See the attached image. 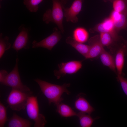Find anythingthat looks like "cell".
<instances>
[{"mask_svg": "<svg viewBox=\"0 0 127 127\" xmlns=\"http://www.w3.org/2000/svg\"><path fill=\"white\" fill-rule=\"evenodd\" d=\"M34 80L39 85L43 93L47 97L48 103H54L56 106L63 100L61 96L64 93L69 95L70 92L67 87L70 86V83H65L60 85L51 83L37 78Z\"/></svg>", "mask_w": 127, "mask_h": 127, "instance_id": "6da1fadb", "label": "cell"}, {"mask_svg": "<svg viewBox=\"0 0 127 127\" xmlns=\"http://www.w3.org/2000/svg\"><path fill=\"white\" fill-rule=\"evenodd\" d=\"M52 0V8L48 9L44 13L43 16V20L46 24L51 22L54 23L61 32L63 33L64 32L63 23L64 15V6L60 0Z\"/></svg>", "mask_w": 127, "mask_h": 127, "instance_id": "7a4b0ae2", "label": "cell"}, {"mask_svg": "<svg viewBox=\"0 0 127 127\" xmlns=\"http://www.w3.org/2000/svg\"><path fill=\"white\" fill-rule=\"evenodd\" d=\"M26 108L28 117L34 122V127H44L47 122L44 116L39 112V106L36 96L31 95L28 97Z\"/></svg>", "mask_w": 127, "mask_h": 127, "instance_id": "3957f363", "label": "cell"}, {"mask_svg": "<svg viewBox=\"0 0 127 127\" xmlns=\"http://www.w3.org/2000/svg\"><path fill=\"white\" fill-rule=\"evenodd\" d=\"M32 94V91L25 92L12 89L7 101L12 110L19 111L25 109L28 99Z\"/></svg>", "mask_w": 127, "mask_h": 127, "instance_id": "277c9868", "label": "cell"}, {"mask_svg": "<svg viewBox=\"0 0 127 127\" xmlns=\"http://www.w3.org/2000/svg\"><path fill=\"white\" fill-rule=\"evenodd\" d=\"M15 66L12 70L9 73L1 84L11 87L14 89L25 92L31 91L30 89L24 85L21 81L18 69L19 58L17 54Z\"/></svg>", "mask_w": 127, "mask_h": 127, "instance_id": "5b68a950", "label": "cell"}, {"mask_svg": "<svg viewBox=\"0 0 127 127\" xmlns=\"http://www.w3.org/2000/svg\"><path fill=\"white\" fill-rule=\"evenodd\" d=\"M82 66V61H81L72 60L62 62L58 65L59 70L54 71V75L57 79H59L66 74L76 73Z\"/></svg>", "mask_w": 127, "mask_h": 127, "instance_id": "8992f818", "label": "cell"}, {"mask_svg": "<svg viewBox=\"0 0 127 127\" xmlns=\"http://www.w3.org/2000/svg\"><path fill=\"white\" fill-rule=\"evenodd\" d=\"M61 32L57 28H54L52 33L48 36L39 42L34 40L32 43V48H35L41 47L51 50L61 39Z\"/></svg>", "mask_w": 127, "mask_h": 127, "instance_id": "52a82bcc", "label": "cell"}, {"mask_svg": "<svg viewBox=\"0 0 127 127\" xmlns=\"http://www.w3.org/2000/svg\"><path fill=\"white\" fill-rule=\"evenodd\" d=\"M19 30L20 32L12 47L16 52L17 54L20 50L23 48L28 49L30 47L28 30L23 24L19 27Z\"/></svg>", "mask_w": 127, "mask_h": 127, "instance_id": "ba28073f", "label": "cell"}, {"mask_svg": "<svg viewBox=\"0 0 127 127\" xmlns=\"http://www.w3.org/2000/svg\"><path fill=\"white\" fill-rule=\"evenodd\" d=\"M82 4V0H75L70 7L64 8V16L67 21L74 23L78 21L77 16L81 10Z\"/></svg>", "mask_w": 127, "mask_h": 127, "instance_id": "9c48e42d", "label": "cell"}, {"mask_svg": "<svg viewBox=\"0 0 127 127\" xmlns=\"http://www.w3.org/2000/svg\"><path fill=\"white\" fill-rule=\"evenodd\" d=\"M89 31L92 33L97 32L99 33H109L112 35L117 40L119 38L115 29L113 22L110 17L106 19L102 23L91 28Z\"/></svg>", "mask_w": 127, "mask_h": 127, "instance_id": "30bf717a", "label": "cell"}, {"mask_svg": "<svg viewBox=\"0 0 127 127\" xmlns=\"http://www.w3.org/2000/svg\"><path fill=\"white\" fill-rule=\"evenodd\" d=\"M88 44L90 46L89 53L85 58L86 59L95 58L99 55L104 49L101 44L99 35L91 37L88 41Z\"/></svg>", "mask_w": 127, "mask_h": 127, "instance_id": "8fae6325", "label": "cell"}, {"mask_svg": "<svg viewBox=\"0 0 127 127\" xmlns=\"http://www.w3.org/2000/svg\"><path fill=\"white\" fill-rule=\"evenodd\" d=\"M110 17L113 22L117 31L126 29L127 27V9L122 12L113 10L111 13Z\"/></svg>", "mask_w": 127, "mask_h": 127, "instance_id": "7c38bea8", "label": "cell"}, {"mask_svg": "<svg viewBox=\"0 0 127 127\" xmlns=\"http://www.w3.org/2000/svg\"><path fill=\"white\" fill-rule=\"evenodd\" d=\"M66 42L67 43L75 48L85 58L86 57L90 49V46L89 45H87L79 42L70 36L67 37Z\"/></svg>", "mask_w": 127, "mask_h": 127, "instance_id": "4fadbf2b", "label": "cell"}, {"mask_svg": "<svg viewBox=\"0 0 127 127\" xmlns=\"http://www.w3.org/2000/svg\"><path fill=\"white\" fill-rule=\"evenodd\" d=\"M75 108L80 112L90 115L94 111V108L83 96H79L75 101Z\"/></svg>", "mask_w": 127, "mask_h": 127, "instance_id": "5bb4252c", "label": "cell"}, {"mask_svg": "<svg viewBox=\"0 0 127 127\" xmlns=\"http://www.w3.org/2000/svg\"><path fill=\"white\" fill-rule=\"evenodd\" d=\"M8 121V127H30L32 125L29 121L20 117L15 113Z\"/></svg>", "mask_w": 127, "mask_h": 127, "instance_id": "9a60e30c", "label": "cell"}, {"mask_svg": "<svg viewBox=\"0 0 127 127\" xmlns=\"http://www.w3.org/2000/svg\"><path fill=\"white\" fill-rule=\"evenodd\" d=\"M125 45L120 48L117 52L115 63L118 75H122L124 63Z\"/></svg>", "mask_w": 127, "mask_h": 127, "instance_id": "2e32d148", "label": "cell"}, {"mask_svg": "<svg viewBox=\"0 0 127 127\" xmlns=\"http://www.w3.org/2000/svg\"><path fill=\"white\" fill-rule=\"evenodd\" d=\"M99 55L101 61L103 64L116 72L115 61L111 55L104 49Z\"/></svg>", "mask_w": 127, "mask_h": 127, "instance_id": "e0dca14e", "label": "cell"}, {"mask_svg": "<svg viewBox=\"0 0 127 127\" xmlns=\"http://www.w3.org/2000/svg\"><path fill=\"white\" fill-rule=\"evenodd\" d=\"M56 106V111L62 117H67L77 115V113L66 104L61 102Z\"/></svg>", "mask_w": 127, "mask_h": 127, "instance_id": "ac0fdd59", "label": "cell"}, {"mask_svg": "<svg viewBox=\"0 0 127 127\" xmlns=\"http://www.w3.org/2000/svg\"><path fill=\"white\" fill-rule=\"evenodd\" d=\"M73 38L77 41L82 43L86 42L88 40L89 34L84 28L78 27L75 29L73 32Z\"/></svg>", "mask_w": 127, "mask_h": 127, "instance_id": "d6986e66", "label": "cell"}, {"mask_svg": "<svg viewBox=\"0 0 127 127\" xmlns=\"http://www.w3.org/2000/svg\"><path fill=\"white\" fill-rule=\"evenodd\" d=\"M77 116L79 118L80 127H91L95 120L97 118H93L90 115L80 112L77 113Z\"/></svg>", "mask_w": 127, "mask_h": 127, "instance_id": "ffe728a7", "label": "cell"}, {"mask_svg": "<svg viewBox=\"0 0 127 127\" xmlns=\"http://www.w3.org/2000/svg\"><path fill=\"white\" fill-rule=\"evenodd\" d=\"M99 38L100 42L103 47L107 46L117 40L111 34L106 32H100Z\"/></svg>", "mask_w": 127, "mask_h": 127, "instance_id": "44dd1931", "label": "cell"}, {"mask_svg": "<svg viewBox=\"0 0 127 127\" xmlns=\"http://www.w3.org/2000/svg\"><path fill=\"white\" fill-rule=\"evenodd\" d=\"M3 34H0V59H1L5 52L10 49L11 44L9 42V37L8 36H3Z\"/></svg>", "mask_w": 127, "mask_h": 127, "instance_id": "7402d4cb", "label": "cell"}, {"mask_svg": "<svg viewBox=\"0 0 127 127\" xmlns=\"http://www.w3.org/2000/svg\"><path fill=\"white\" fill-rule=\"evenodd\" d=\"M43 0H24L23 4L30 12H36L38 11L39 5Z\"/></svg>", "mask_w": 127, "mask_h": 127, "instance_id": "603a6c76", "label": "cell"}, {"mask_svg": "<svg viewBox=\"0 0 127 127\" xmlns=\"http://www.w3.org/2000/svg\"><path fill=\"white\" fill-rule=\"evenodd\" d=\"M113 7L114 10L122 12L127 9V0H114Z\"/></svg>", "mask_w": 127, "mask_h": 127, "instance_id": "cb8c5ba5", "label": "cell"}, {"mask_svg": "<svg viewBox=\"0 0 127 127\" xmlns=\"http://www.w3.org/2000/svg\"><path fill=\"white\" fill-rule=\"evenodd\" d=\"M8 119L7 116L5 107L1 102H0V127H3Z\"/></svg>", "mask_w": 127, "mask_h": 127, "instance_id": "d4e9b609", "label": "cell"}, {"mask_svg": "<svg viewBox=\"0 0 127 127\" xmlns=\"http://www.w3.org/2000/svg\"><path fill=\"white\" fill-rule=\"evenodd\" d=\"M117 79L120 82L122 90L127 96V79L122 75H117Z\"/></svg>", "mask_w": 127, "mask_h": 127, "instance_id": "484cf974", "label": "cell"}, {"mask_svg": "<svg viewBox=\"0 0 127 127\" xmlns=\"http://www.w3.org/2000/svg\"><path fill=\"white\" fill-rule=\"evenodd\" d=\"M8 73L5 70H1L0 71V82L2 84L4 82Z\"/></svg>", "mask_w": 127, "mask_h": 127, "instance_id": "4316f807", "label": "cell"}, {"mask_svg": "<svg viewBox=\"0 0 127 127\" xmlns=\"http://www.w3.org/2000/svg\"><path fill=\"white\" fill-rule=\"evenodd\" d=\"M63 6L66 3L67 0H60Z\"/></svg>", "mask_w": 127, "mask_h": 127, "instance_id": "83f0119b", "label": "cell"}, {"mask_svg": "<svg viewBox=\"0 0 127 127\" xmlns=\"http://www.w3.org/2000/svg\"><path fill=\"white\" fill-rule=\"evenodd\" d=\"M125 53L126 54H127V43L126 45H125Z\"/></svg>", "mask_w": 127, "mask_h": 127, "instance_id": "f1b7e54d", "label": "cell"}, {"mask_svg": "<svg viewBox=\"0 0 127 127\" xmlns=\"http://www.w3.org/2000/svg\"><path fill=\"white\" fill-rule=\"evenodd\" d=\"M111 0V1H113L114 0Z\"/></svg>", "mask_w": 127, "mask_h": 127, "instance_id": "f546056e", "label": "cell"}]
</instances>
